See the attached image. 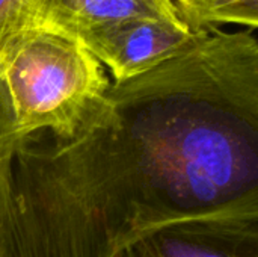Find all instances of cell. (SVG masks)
Segmentation results:
<instances>
[{"mask_svg":"<svg viewBox=\"0 0 258 257\" xmlns=\"http://www.w3.org/2000/svg\"><path fill=\"white\" fill-rule=\"evenodd\" d=\"M119 257H136V253L133 251V248H130V250L124 251V253H122Z\"/></svg>","mask_w":258,"mask_h":257,"instance_id":"obj_10","label":"cell"},{"mask_svg":"<svg viewBox=\"0 0 258 257\" xmlns=\"http://www.w3.org/2000/svg\"><path fill=\"white\" fill-rule=\"evenodd\" d=\"M175 5L178 6V9L181 11L183 17L187 20L189 17V12H190V8H192V0H174Z\"/></svg>","mask_w":258,"mask_h":257,"instance_id":"obj_9","label":"cell"},{"mask_svg":"<svg viewBox=\"0 0 258 257\" xmlns=\"http://www.w3.org/2000/svg\"><path fill=\"white\" fill-rule=\"evenodd\" d=\"M136 257H258V215L175 223L142 238Z\"/></svg>","mask_w":258,"mask_h":257,"instance_id":"obj_4","label":"cell"},{"mask_svg":"<svg viewBox=\"0 0 258 257\" xmlns=\"http://www.w3.org/2000/svg\"><path fill=\"white\" fill-rule=\"evenodd\" d=\"M132 18L184 17L174 0H41L30 24L79 39L95 29Z\"/></svg>","mask_w":258,"mask_h":257,"instance_id":"obj_5","label":"cell"},{"mask_svg":"<svg viewBox=\"0 0 258 257\" xmlns=\"http://www.w3.org/2000/svg\"><path fill=\"white\" fill-rule=\"evenodd\" d=\"M20 141L12 109L0 80V257H15L14 162Z\"/></svg>","mask_w":258,"mask_h":257,"instance_id":"obj_6","label":"cell"},{"mask_svg":"<svg viewBox=\"0 0 258 257\" xmlns=\"http://www.w3.org/2000/svg\"><path fill=\"white\" fill-rule=\"evenodd\" d=\"M0 80L20 139L35 133L73 138L112 85L80 41L36 24L0 41Z\"/></svg>","mask_w":258,"mask_h":257,"instance_id":"obj_2","label":"cell"},{"mask_svg":"<svg viewBox=\"0 0 258 257\" xmlns=\"http://www.w3.org/2000/svg\"><path fill=\"white\" fill-rule=\"evenodd\" d=\"M41 0H0V41L23 26H29Z\"/></svg>","mask_w":258,"mask_h":257,"instance_id":"obj_8","label":"cell"},{"mask_svg":"<svg viewBox=\"0 0 258 257\" xmlns=\"http://www.w3.org/2000/svg\"><path fill=\"white\" fill-rule=\"evenodd\" d=\"M203 29L184 18H132L88 32L77 41L109 68L115 83H121L174 58Z\"/></svg>","mask_w":258,"mask_h":257,"instance_id":"obj_3","label":"cell"},{"mask_svg":"<svg viewBox=\"0 0 258 257\" xmlns=\"http://www.w3.org/2000/svg\"><path fill=\"white\" fill-rule=\"evenodd\" d=\"M187 21L195 27L219 24L258 27V0H192Z\"/></svg>","mask_w":258,"mask_h":257,"instance_id":"obj_7","label":"cell"},{"mask_svg":"<svg viewBox=\"0 0 258 257\" xmlns=\"http://www.w3.org/2000/svg\"><path fill=\"white\" fill-rule=\"evenodd\" d=\"M15 257H119L183 221L258 215V38L216 26L112 82L70 139L14 162Z\"/></svg>","mask_w":258,"mask_h":257,"instance_id":"obj_1","label":"cell"}]
</instances>
